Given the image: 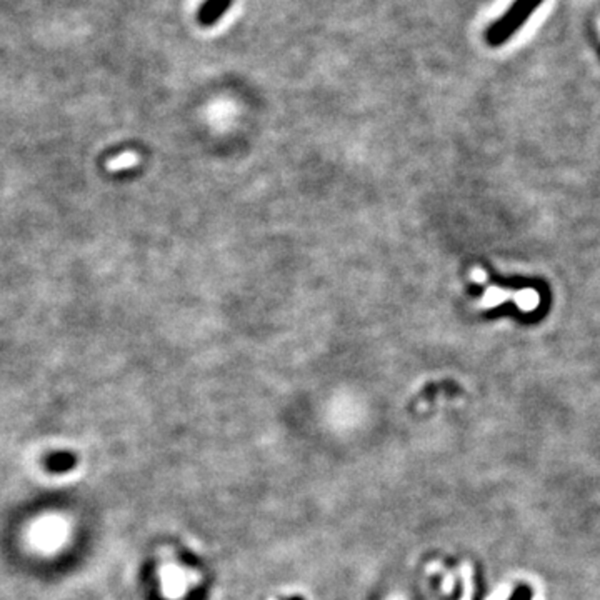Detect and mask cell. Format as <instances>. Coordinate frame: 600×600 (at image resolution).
Masks as SVG:
<instances>
[{
	"label": "cell",
	"mask_w": 600,
	"mask_h": 600,
	"mask_svg": "<svg viewBox=\"0 0 600 600\" xmlns=\"http://www.w3.org/2000/svg\"><path fill=\"white\" fill-rule=\"evenodd\" d=\"M542 2L544 0H515L509 7V11L489 27L485 33L487 42L494 47L505 43L519 28L524 27V23L529 21L532 14L537 11Z\"/></svg>",
	"instance_id": "1"
},
{
	"label": "cell",
	"mask_w": 600,
	"mask_h": 600,
	"mask_svg": "<svg viewBox=\"0 0 600 600\" xmlns=\"http://www.w3.org/2000/svg\"><path fill=\"white\" fill-rule=\"evenodd\" d=\"M232 2L233 0H206V2L202 4V7L199 9L197 21L206 27L214 26V23L221 21L223 14L232 7Z\"/></svg>",
	"instance_id": "2"
},
{
	"label": "cell",
	"mask_w": 600,
	"mask_h": 600,
	"mask_svg": "<svg viewBox=\"0 0 600 600\" xmlns=\"http://www.w3.org/2000/svg\"><path fill=\"white\" fill-rule=\"evenodd\" d=\"M519 304L524 307V309H532V307L537 305V295H535V292L527 290L519 297Z\"/></svg>",
	"instance_id": "3"
},
{
	"label": "cell",
	"mask_w": 600,
	"mask_h": 600,
	"mask_svg": "<svg viewBox=\"0 0 600 600\" xmlns=\"http://www.w3.org/2000/svg\"><path fill=\"white\" fill-rule=\"evenodd\" d=\"M530 597H532L530 589L527 587V585H522V587H519V589L515 590L510 600H530Z\"/></svg>",
	"instance_id": "4"
}]
</instances>
